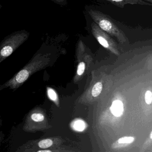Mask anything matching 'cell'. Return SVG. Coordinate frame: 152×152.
<instances>
[{
  "label": "cell",
  "mask_w": 152,
  "mask_h": 152,
  "mask_svg": "<svg viewBox=\"0 0 152 152\" xmlns=\"http://www.w3.org/2000/svg\"><path fill=\"white\" fill-rule=\"evenodd\" d=\"M150 138L152 139V131L151 132V134H150Z\"/></svg>",
  "instance_id": "obj_17"
},
{
  "label": "cell",
  "mask_w": 152,
  "mask_h": 152,
  "mask_svg": "<svg viewBox=\"0 0 152 152\" xmlns=\"http://www.w3.org/2000/svg\"><path fill=\"white\" fill-rule=\"evenodd\" d=\"M29 35L30 33L28 32L22 31L16 32L7 37L1 46V61L10 56L18 47L27 40Z\"/></svg>",
  "instance_id": "obj_2"
},
{
  "label": "cell",
  "mask_w": 152,
  "mask_h": 152,
  "mask_svg": "<svg viewBox=\"0 0 152 152\" xmlns=\"http://www.w3.org/2000/svg\"><path fill=\"white\" fill-rule=\"evenodd\" d=\"M31 119L35 122L42 121L44 120V116L40 113H34L31 115Z\"/></svg>",
  "instance_id": "obj_9"
},
{
  "label": "cell",
  "mask_w": 152,
  "mask_h": 152,
  "mask_svg": "<svg viewBox=\"0 0 152 152\" xmlns=\"http://www.w3.org/2000/svg\"><path fill=\"white\" fill-rule=\"evenodd\" d=\"M91 28L92 35L101 46L114 53L118 52L116 42L111 35L102 30L95 22L91 23Z\"/></svg>",
  "instance_id": "obj_3"
},
{
  "label": "cell",
  "mask_w": 152,
  "mask_h": 152,
  "mask_svg": "<svg viewBox=\"0 0 152 152\" xmlns=\"http://www.w3.org/2000/svg\"><path fill=\"white\" fill-rule=\"evenodd\" d=\"M50 150H41V151H38V152H50Z\"/></svg>",
  "instance_id": "obj_16"
},
{
  "label": "cell",
  "mask_w": 152,
  "mask_h": 152,
  "mask_svg": "<svg viewBox=\"0 0 152 152\" xmlns=\"http://www.w3.org/2000/svg\"><path fill=\"white\" fill-rule=\"evenodd\" d=\"M110 110L113 115L119 117L121 116L123 113V104L121 101L120 100H115L113 102Z\"/></svg>",
  "instance_id": "obj_5"
},
{
  "label": "cell",
  "mask_w": 152,
  "mask_h": 152,
  "mask_svg": "<svg viewBox=\"0 0 152 152\" xmlns=\"http://www.w3.org/2000/svg\"><path fill=\"white\" fill-rule=\"evenodd\" d=\"M51 1H54L55 3H57V4L63 5V6H65L67 4L66 0H51Z\"/></svg>",
  "instance_id": "obj_14"
},
{
  "label": "cell",
  "mask_w": 152,
  "mask_h": 152,
  "mask_svg": "<svg viewBox=\"0 0 152 152\" xmlns=\"http://www.w3.org/2000/svg\"><path fill=\"white\" fill-rule=\"evenodd\" d=\"M98 1H104L110 3L120 8H123L128 4L140 5L141 6H152V4L143 0H97Z\"/></svg>",
  "instance_id": "obj_4"
},
{
  "label": "cell",
  "mask_w": 152,
  "mask_h": 152,
  "mask_svg": "<svg viewBox=\"0 0 152 152\" xmlns=\"http://www.w3.org/2000/svg\"><path fill=\"white\" fill-rule=\"evenodd\" d=\"M134 140V138L132 137H123L118 140V141L121 144H129L132 143Z\"/></svg>",
  "instance_id": "obj_8"
},
{
  "label": "cell",
  "mask_w": 152,
  "mask_h": 152,
  "mask_svg": "<svg viewBox=\"0 0 152 152\" xmlns=\"http://www.w3.org/2000/svg\"><path fill=\"white\" fill-rule=\"evenodd\" d=\"M145 100L146 103L148 104H150L152 102V93L149 91H148L146 92L145 95Z\"/></svg>",
  "instance_id": "obj_12"
},
{
  "label": "cell",
  "mask_w": 152,
  "mask_h": 152,
  "mask_svg": "<svg viewBox=\"0 0 152 152\" xmlns=\"http://www.w3.org/2000/svg\"><path fill=\"white\" fill-rule=\"evenodd\" d=\"M53 144V141L49 139L41 140L39 143V146L41 148H47L51 146Z\"/></svg>",
  "instance_id": "obj_7"
},
{
  "label": "cell",
  "mask_w": 152,
  "mask_h": 152,
  "mask_svg": "<svg viewBox=\"0 0 152 152\" xmlns=\"http://www.w3.org/2000/svg\"><path fill=\"white\" fill-rule=\"evenodd\" d=\"M88 13L94 22L103 31L123 44L128 39L123 31L114 23L111 17L98 10H90Z\"/></svg>",
  "instance_id": "obj_1"
},
{
  "label": "cell",
  "mask_w": 152,
  "mask_h": 152,
  "mask_svg": "<svg viewBox=\"0 0 152 152\" xmlns=\"http://www.w3.org/2000/svg\"><path fill=\"white\" fill-rule=\"evenodd\" d=\"M102 90V84L100 82H98L95 84L91 91V94L94 97H97L100 94Z\"/></svg>",
  "instance_id": "obj_6"
},
{
  "label": "cell",
  "mask_w": 152,
  "mask_h": 152,
  "mask_svg": "<svg viewBox=\"0 0 152 152\" xmlns=\"http://www.w3.org/2000/svg\"><path fill=\"white\" fill-rule=\"evenodd\" d=\"M75 127L78 130H83L84 129V124L83 122L81 121H78L75 124Z\"/></svg>",
  "instance_id": "obj_13"
},
{
  "label": "cell",
  "mask_w": 152,
  "mask_h": 152,
  "mask_svg": "<svg viewBox=\"0 0 152 152\" xmlns=\"http://www.w3.org/2000/svg\"><path fill=\"white\" fill-rule=\"evenodd\" d=\"M48 93L49 97L51 100L53 101H56L57 99V96L55 91L53 90L52 89L49 88L48 90Z\"/></svg>",
  "instance_id": "obj_10"
},
{
  "label": "cell",
  "mask_w": 152,
  "mask_h": 152,
  "mask_svg": "<svg viewBox=\"0 0 152 152\" xmlns=\"http://www.w3.org/2000/svg\"><path fill=\"white\" fill-rule=\"evenodd\" d=\"M85 68V63L83 62H80L78 65L77 68V73L78 75H81L84 72Z\"/></svg>",
  "instance_id": "obj_11"
},
{
  "label": "cell",
  "mask_w": 152,
  "mask_h": 152,
  "mask_svg": "<svg viewBox=\"0 0 152 152\" xmlns=\"http://www.w3.org/2000/svg\"><path fill=\"white\" fill-rule=\"evenodd\" d=\"M144 1H147V2H149V3L152 4V0H143Z\"/></svg>",
  "instance_id": "obj_15"
}]
</instances>
